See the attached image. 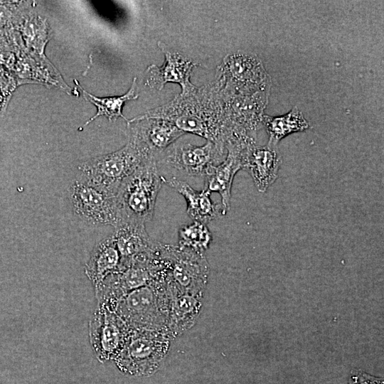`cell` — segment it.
I'll use <instances>...</instances> for the list:
<instances>
[{
  "mask_svg": "<svg viewBox=\"0 0 384 384\" xmlns=\"http://www.w3.org/2000/svg\"><path fill=\"white\" fill-rule=\"evenodd\" d=\"M223 86L222 78L215 74L212 82L179 93L169 102L134 118L169 121L184 133L198 135L226 151V144L238 137L228 114Z\"/></svg>",
  "mask_w": 384,
  "mask_h": 384,
  "instance_id": "6da1fadb",
  "label": "cell"
},
{
  "mask_svg": "<svg viewBox=\"0 0 384 384\" xmlns=\"http://www.w3.org/2000/svg\"><path fill=\"white\" fill-rule=\"evenodd\" d=\"M171 299L166 279H160L125 294L118 301L114 311L131 329L156 331L169 335Z\"/></svg>",
  "mask_w": 384,
  "mask_h": 384,
  "instance_id": "7a4b0ae2",
  "label": "cell"
},
{
  "mask_svg": "<svg viewBox=\"0 0 384 384\" xmlns=\"http://www.w3.org/2000/svg\"><path fill=\"white\" fill-rule=\"evenodd\" d=\"M165 178L160 174L156 157L154 156L124 180L117 193L119 221L144 224L151 221L157 196L165 183Z\"/></svg>",
  "mask_w": 384,
  "mask_h": 384,
  "instance_id": "3957f363",
  "label": "cell"
},
{
  "mask_svg": "<svg viewBox=\"0 0 384 384\" xmlns=\"http://www.w3.org/2000/svg\"><path fill=\"white\" fill-rule=\"evenodd\" d=\"M154 156L147 147L128 136L127 143L121 149L89 159L78 169L90 181L117 193L123 181Z\"/></svg>",
  "mask_w": 384,
  "mask_h": 384,
  "instance_id": "277c9868",
  "label": "cell"
},
{
  "mask_svg": "<svg viewBox=\"0 0 384 384\" xmlns=\"http://www.w3.org/2000/svg\"><path fill=\"white\" fill-rule=\"evenodd\" d=\"M170 336L166 333L131 329L127 339L114 361L123 373L142 376L154 373L166 356Z\"/></svg>",
  "mask_w": 384,
  "mask_h": 384,
  "instance_id": "5b68a950",
  "label": "cell"
},
{
  "mask_svg": "<svg viewBox=\"0 0 384 384\" xmlns=\"http://www.w3.org/2000/svg\"><path fill=\"white\" fill-rule=\"evenodd\" d=\"M69 196L75 213L89 225L114 228L119 221L117 193L82 174L71 183Z\"/></svg>",
  "mask_w": 384,
  "mask_h": 384,
  "instance_id": "8992f818",
  "label": "cell"
},
{
  "mask_svg": "<svg viewBox=\"0 0 384 384\" xmlns=\"http://www.w3.org/2000/svg\"><path fill=\"white\" fill-rule=\"evenodd\" d=\"M168 262L166 283L171 294H203L209 274L203 253L163 244Z\"/></svg>",
  "mask_w": 384,
  "mask_h": 384,
  "instance_id": "52a82bcc",
  "label": "cell"
},
{
  "mask_svg": "<svg viewBox=\"0 0 384 384\" xmlns=\"http://www.w3.org/2000/svg\"><path fill=\"white\" fill-rule=\"evenodd\" d=\"M227 151L218 147L210 141L201 146L186 142H174L159 154L156 163L174 169L188 176H204L211 165L220 164Z\"/></svg>",
  "mask_w": 384,
  "mask_h": 384,
  "instance_id": "ba28073f",
  "label": "cell"
},
{
  "mask_svg": "<svg viewBox=\"0 0 384 384\" xmlns=\"http://www.w3.org/2000/svg\"><path fill=\"white\" fill-rule=\"evenodd\" d=\"M91 347L102 363L114 359L130 332L127 324L112 310L97 306L88 324Z\"/></svg>",
  "mask_w": 384,
  "mask_h": 384,
  "instance_id": "9c48e42d",
  "label": "cell"
},
{
  "mask_svg": "<svg viewBox=\"0 0 384 384\" xmlns=\"http://www.w3.org/2000/svg\"><path fill=\"white\" fill-rule=\"evenodd\" d=\"M217 75L223 89L234 93L250 94L262 91L267 81L260 59L252 54L235 53L226 55L218 66Z\"/></svg>",
  "mask_w": 384,
  "mask_h": 384,
  "instance_id": "30bf717a",
  "label": "cell"
},
{
  "mask_svg": "<svg viewBox=\"0 0 384 384\" xmlns=\"http://www.w3.org/2000/svg\"><path fill=\"white\" fill-rule=\"evenodd\" d=\"M252 141H235L226 144L227 154L218 165L209 166L204 176L205 189L210 193L217 192L221 196V204L226 212L229 210L231 188L236 173L242 169L243 159L247 147L255 144Z\"/></svg>",
  "mask_w": 384,
  "mask_h": 384,
  "instance_id": "8fae6325",
  "label": "cell"
},
{
  "mask_svg": "<svg viewBox=\"0 0 384 384\" xmlns=\"http://www.w3.org/2000/svg\"><path fill=\"white\" fill-rule=\"evenodd\" d=\"M157 45L164 54V63L161 67L152 64L147 68L145 84L161 90L168 82L178 83L181 87V94L194 90L196 86L191 82L190 77L193 68L198 64L171 50L164 43L159 42Z\"/></svg>",
  "mask_w": 384,
  "mask_h": 384,
  "instance_id": "7c38bea8",
  "label": "cell"
},
{
  "mask_svg": "<svg viewBox=\"0 0 384 384\" xmlns=\"http://www.w3.org/2000/svg\"><path fill=\"white\" fill-rule=\"evenodd\" d=\"M127 128L128 136L147 147L155 156L186 134L174 124L161 119L133 118L128 121Z\"/></svg>",
  "mask_w": 384,
  "mask_h": 384,
  "instance_id": "4fadbf2b",
  "label": "cell"
},
{
  "mask_svg": "<svg viewBox=\"0 0 384 384\" xmlns=\"http://www.w3.org/2000/svg\"><path fill=\"white\" fill-rule=\"evenodd\" d=\"M282 163L276 146L250 144L245 154L242 169L252 177L257 189L265 193L278 177Z\"/></svg>",
  "mask_w": 384,
  "mask_h": 384,
  "instance_id": "5bb4252c",
  "label": "cell"
},
{
  "mask_svg": "<svg viewBox=\"0 0 384 384\" xmlns=\"http://www.w3.org/2000/svg\"><path fill=\"white\" fill-rule=\"evenodd\" d=\"M165 183L185 198L187 204L186 213L193 221L206 225L227 213L221 203H216L211 200L210 193L206 189L196 191L186 181L176 176L165 178Z\"/></svg>",
  "mask_w": 384,
  "mask_h": 384,
  "instance_id": "9a60e30c",
  "label": "cell"
},
{
  "mask_svg": "<svg viewBox=\"0 0 384 384\" xmlns=\"http://www.w3.org/2000/svg\"><path fill=\"white\" fill-rule=\"evenodd\" d=\"M112 234L122 257V268L132 258L152 250L157 242L148 235L145 224L120 220Z\"/></svg>",
  "mask_w": 384,
  "mask_h": 384,
  "instance_id": "2e32d148",
  "label": "cell"
},
{
  "mask_svg": "<svg viewBox=\"0 0 384 384\" xmlns=\"http://www.w3.org/2000/svg\"><path fill=\"white\" fill-rule=\"evenodd\" d=\"M122 257L112 235L96 243L85 265V273L97 287L107 276L121 271Z\"/></svg>",
  "mask_w": 384,
  "mask_h": 384,
  "instance_id": "e0dca14e",
  "label": "cell"
},
{
  "mask_svg": "<svg viewBox=\"0 0 384 384\" xmlns=\"http://www.w3.org/2000/svg\"><path fill=\"white\" fill-rule=\"evenodd\" d=\"M171 294L169 334L171 337L192 326L199 314L202 294Z\"/></svg>",
  "mask_w": 384,
  "mask_h": 384,
  "instance_id": "ac0fdd59",
  "label": "cell"
},
{
  "mask_svg": "<svg viewBox=\"0 0 384 384\" xmlns=\"http://www.w3.org/2000/svg\"><path fill=\"white\" fill-rule=\"evenodd\" d=\"M261 122L269 136L267 144L273 146H276L287 135L304 132L309 127L308 122L297 107L282 116L270 117L264 114Z\"/></svg>",
  "mask_w": 384,
  "mask_h": 384,
  "instance_id": "d6986e66",
  "label": "cell"
},
{
  "mask_svg": "<svg viewBox=\"0 0 384 384\" xmlns=\"http://www.w3.org/2000/svg\"><path fill=\"white\" fill-rule=\"evenodd\" d=\"M79 87L81 88L80 85ZM137 88V85L136 78H134L129 90L124 95L121 96L98 97L87 92L81 88L85 98L97 107V113L90 118L85 125L88 124L92 120L100 116H105L110 121L116 120L117 119L122 117L128 122L129 120L124 117L122 114V107L125 102L135 100L138 97Z\"/></svg>",
  "mask_w": 384,
  "mask_h": 384,
  "instance_id": "ffe728a7",
  "label": "cell"
},
{
  "mask_svg": "<svg viewBox=\"0 0 384 384\" xmlns=\"http://www.w3.org/2000/svg\"><path fill=\"white\" fill-rule=\"evenodd\" d=\"M212 240V235L206 224L193 221L178 229V245L181 248L203 253Z\"/></svg>",
  "mask_w": 384,
  "mask_h": 384,
  "instance_id": "44dd1931",
  "label": "cell"
},
{
  "mask_svg": "<svg viewBox=\"0 0 384 384\" xmlns=\"http://www.w3.org/2000/svg\"><path fill=\"white\" fill-rule=\"evenodd\" d=\"M349 384H383V379L369 375L361 370L351 371Z\"/></svg>",
  "mask_w": 384,
  "mask_h": 384,
  "instance_id": "7402d4cb",
  "label": "cell"
},
{
  "mask_svg": "<svg viewBox=\"0 0 384 384\" xmlns=\"http://www.w3.org/2000/svg\"><path fill=\"white\" fill-rule=\"evenodd\" d=\"M349 384V383H348Z\"/></svg>",
  "mask_w": 384,
  "mask_h": 384,
  "instance_id": "603a6c76",
  "label": "cell"
}]
</instances>
